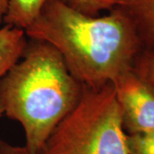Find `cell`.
<instances>
[{"label":"cell","mask_w":154,"mask_h":154,"mask_svg":"<svg viewBox=\"0 0 154 154\" xmlns=\"http://www.w3.org/2000/svg\"><path fill=\"white\" fill-rule=\"evenodd\" d=\"M82 87L51 45L31 38L22 57L0 80L4 114L22 125L30 153H39L76 105Z\"/></svg>","instance_id":"2"},{"label":"cell","mask_w":154,"mask_h":154,"mask_svg":"<svg viewBox=\"0 0 154 154\" xmlns=\"http://www.w3.org/2000/svg\"><path fill=\"white\" fill-rule=\"evenodd\" d=\"M128 154H154V130L126 134Z\"/></svg>","instance_id":"9"},{"label":"cell","mask_w":154,"mask_h":154,"mask_svg":"<svg viewBox=\"0 0 154 154\" xmlns=\"http://www.w3.org/2000/svg\"><path fill=\"white\" fill-rule=\"evenodd\" d=\"M48 0H7L3 22L11 27L27 29L40 15Z\"/></svg>","instance_id":"7"},{"label":"cell","mask_w":154,"mask_h":154,"mask_svg":"<svg viewBox=\"0 0 154 154\" xmlns=\"http://www.w3.org/2000/svg\"><path fill=\"white\" fill-rule=\"evenodd\" d=\"M7 9V0H0V23L3 22V18Z\"/></svg>","instance_id":"12"},{"label":"cell","mask_w":154,"mask_h":154,"mask_svg":"<svg viewBox=\"0 0 154 154\" xmlns=\"http://www.w3.org/2000/svg\"><path fill=\"white\" fill-rule=\"evenodd\" d=\"M38 154H128L114 85L84 86L76 105Z\"/></svg>","instance_id":"3"},{"label":"cell","mask_w":154,"mask_h":154,"mask_svg":"<svg viewBox=\"0 0 154 154\" xmlns=\"http://www.w3.org/2000/svg\"><path fill=\"white\" fill-rule=\"evenodd\" d=\"M71 8L83 14L96 17L101 11H110L120 5L125 0H63Z\"/></svg>","instance_id":"8"},{"label":"cell","mask_w":154,"mask_h":154,"mask_svg":"<svg viewBox=\"0 0 154 154\" xmlns=\"http://www.w3.org/2000/svg\"><path fill=\"white\" fill-rule=\"evenodd\" d=\"M28 38L51 45L73 76L99 88L133 69L142 51L132 22L119 6L104 17H90L63 0H48L24 30Z\"/></svg>","instance_id":"1"},{"label":"cell","mask_w":154,"mask_h":154,"mask_svg":"<svg viewBox=\"0 0 154 154\" xmlns=\"http://www.w3.org/2000/svg\"><path fill=\"white\" fill-rule=\"evenodd\" d=\"M118 6L132 22L142 50L154 51V0H125Z\"/></svg>","instance_id":"5"},{"label":"cell","mask_w":154,"mask_h":154,"mask_svg":"<svg viewBox=\"0 0 154 154\" xmlns=\"http://www.w3.org/2000/svg\"><path fill=\"white\" fill-rule=\"evenodd\" d=\"M3 115H4V109H3L2 104H1V102H0V117Z\"/></svg>","instance_id":"13"},{"label":"cell","mask_w":154,"mask_h":154,"mask_svg":"<svg viewBox=\"0 0 154 154\" xmlns=\"http://www.w3.org/2000/svg\"><path fill=\"white\" fill-rule=\"evenodd\" d=\"M0 154H31L26 146H18L11 145L0 140Z\"/></svg>","instance_id":"11"},{"label":"cell","mask_w":154,"mask_h":154,"mask_svg":"<svg viewBox=\"0 0 154 154\" xmlns=\"http://www.w3.org/2000/svg\"><path fill=\"white\" fill-rule=\"evenodd\" d=\"M23 29L5 25L0 28V80L23 55L28 41Z\"/></svg>","instance_id":"6"},{"label":"cell","mask_w":154,"mask_h":154,"mask_svg":"<svg viewBox=\"0 0 154 154\" xmlns=\"http://www.w3.org/2000/svg\"><path fill=\"white\" fill-rule=\"evenodd\" d=\"M113 83L126 134L154 130V87L130 69Z\"/></svg>","instance_id":"4"},{"label":"cell","mask_w":154,"mask_h":154,"mask_svg":"<svg viewBox=\"0 0 154 154\" xmlns=\"http://www.w3.org/2000/svg\"><path fill=\"white\" fill-rule=\"evenodd\" d=\"M133 69L154 87V51L142 50L134 59Z\"/></svg>","instance_id":"10"}]
</instances>
